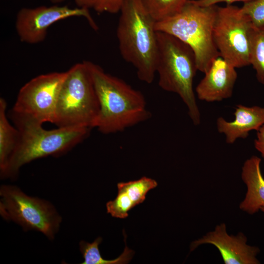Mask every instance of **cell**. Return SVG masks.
<instances>
[{
    "label": "cell",
    "mask_w": 264,
    "mask_h": 264,
    "mask_svg": "<svg viewBox=\"0 0 264 264\" xmlns=\"http://www.w3.org/2000/svg\"><path fill=\"white\" fill-rule=\"evenodd\" d=\"M99 104L95 128L104 134L123 132L151 116L142 93L99 65L85 61Z\"/></svg>",
    "instance_id": "cell-1"
},
{
    "label": "cell",
    "mask_w": 264,
    "mask_h": 264,
    "mask_svg": "<svg viewBox=\"0 0 264 264\" xmlns=\"http://www.w3.org/2000/svg\"><path fill=\"white\" fill-rule=\"evenodd\" d=\"M120 12L116 35L120 54L140 80L151 84L156 74V21L142 0H124Z\"/></svg>",
    "instance_id": "cell-2"
},
{
    "label": "cell",
    "mask_w": 264,
    "mask_h": 264,
    "mask_svg": "<svg viewBox=\"0 0 264 264\" xmlns=\"http://www.w3.org/2000/svg\"><path fill=\"white\" fill-rule=\"evenodd\" d=\"M19 132L17 147L4 171L2 178H13L21 167L35 159L67 152L88 136L90 129L58 128L46 130L43 124L11 114Z\"/></svg>",
    "instance_id": "cell-3"
},
{
    "label": "cell",
    "mask_w": 264,
    "mask_h": 264,
    "mask_svg": "<svg viewBox=\"0 0 264 264\" xmlns=\"http://www.w3.org/2000/svg\"><path fill=\"white\" fill-rule=\"evenodd\" d=\"M157 41L158 85L163 90L179 95L193 123L198 125L200 113L193 89V80L198 70L195 53L188 44L169 34L157 31Z\"/></svg>",
    "instance_id": "cell-4"
},
{
    "label": "cell",
    "mask_w": 264,
    "mask_h": 264,
    "mask_svg": "<svg viewBox=\"0 0 264 264\" xmlns=\"http://www.w3.org/2000/svg\"><path fill=\"white\" fill-rule=\"evenodd\" d=\"M217 7L198 6L189 0L179 12L155 25L156 31L172 35L188 44L195 53L198 70L204 73L220 56L213 34Z\"/></svg>",
    "instance_id": "cell-5"
},
{
    "label": "cell",
    "mask_w": 264,
    "mask_h": 264,
    "mask_svg": "<svg viewBox=\"0 0 264 264\" xmlns=\"http://www.w3.org/2000/svg\"><path fill=\"white\" fill-rule=\"evenodd\" d=\"M66 72L53 124L58 128H95L99 104L86 61L74 65Z\"/></svg>",
    "instance_id": "cell-6"
},
{
    "label": "cell",
    "mask_w": 264,
    "mask_h": 264,
    "mask_svg": "<svg viewBox=\"0 0 264 264\" xmlns=\"http://www.w3.org/2000/svg\"><path fill=\"white\" fill-rule=\"evenodd\" d=\"M1 217L20 225L25 231L40 232L49 240L54 239L62 217L49 201L29 196L17 186L2 185L0 187Z\"/></svg>",
    "instance_id": "cell-7"
},
{
    "label": "cell",
    "mask_w": 264,
    "mask_h": 264,
    "mask_svg": "<svg viewBox=\"0 0 264 264\" xmlns=\"http://www.w3.org/2000/svg\"><path fill=\"white\" fill-rule=\"evenodd\" d=\"M255 27L241 8L218 6L213 38L220 57L235 68L250 64L251 37Z\"/></svg>",
    "instance_id": "cell-8"
},
{
    "label": "cell",
    "mask_w": 264,
    "mask_h": 264,
    "mask_svg": "<svg viewBox=\"0 0 264 264\" xmlns=\"http://www.w3.org/2000/svg\"><path fill=\"white\" fill-rule=\"evenodd\" d=\"M66 72H53L31 79L20 89L11 114L41 123H53L57 99Z\"/></svg>",
    "instance_id": "cell-9"
},
{
    "label": "cell",
    "mask_w": 264,
    "mask_h": 264,
    "mask_svg": "<svg viewBox=\"0 0 264 264\" xmlns=\"http://www.w3.org/2000/svg\"><path fill=\"white\" fill-rule=\"evenodd\" d=\"M73 17L85 18L92 28L97 29L88 9L54 5L21 9L16 16V30L22 42L37 44L45 39L47 29L52 24Z\"/></svg>",
    "instance_id": "cell-10"
},
{
    "label": "cell",
    "mask_w": 264,
    "mask_h": 264,
    "mask_svg": "<svg viewBox=\"0 0 264 264\" xmlns=\"http://www.w3.org/2000/svg\"><path fill=\"white\" fill-rule=\"evenodd\" d=\"M211 244L219 250L225 264H259L257 256L260 248L247 243V238L240 232L236 235L228 233L225 223L217 225L214 229L193 241L190 251L201 245Z\"/></svg>",
    "instance_id": "cell-11"
},
{
    "label": "cell",
    "mask_w": 264,
    "mask_h": 264,
    "mask_svg": "<svg viewBox=\"0 0 264 264\" xmlns=\"http://www.w3.org/2000/svg\"><path fill=\"white\" fill-rule=\"evenodd\" d=\"M196 88L198 98L207 102H219L232 96L238 75L236 68L219 56L212 62Z\"/></svg>",
    "instance_id": "cell-12"
},
{
    "label": "cell",
    "mask_w": 264,
    "mask_h": 264,
    "mask_svg": "<svg viewBox=\"0 0 264 264\" xmlns=\"http://www.w3.org/2000/svg\"><path fill=\"white\" fill-rule=\"evenodd\" d=\"M233 121H226L222 117L217 120L219 132L223 133L227 144H232L239 138H246L250 131H257L264 125V108L258 106L247 107L237 105Z\"/></svg>",
    "instance_id": "cell-13"
},
{
    "label": "cell",
    "mask_w": 264,
    "mask_h": 264,
    "mask_svg": "<svg viewBox=\"0 0 264 264\" xmlns=\"http://www.w3.org/2000/svg\"><path fill=\"white\" fill-rule=\"evenodd\" d=\"M117 186V195L107 203V211L113 217L125 219L130 210L145 200L147 194L157 186V182L143 176L138 180L118 183Z\"/></svg>",
    "instance_id": "cell-14"
},
{
    "label": "cell",
    "mask_w": 264,
    "mask_h": 264,
    "mask_svg": "<svg viewBox=\"0 0 264 264\" xmlns=\"http://www.w3.org/2000/svg\"><path fill=\"white\" fill-rule=\"evenodd\" d=\"M261 162L259 157L252 155L244 161L242 168L241 178L247 190L239 208L249 215L257 213L264 207V178Z\"/></svg>",
    "instance_id": "cell-15"
},
{
    "label": "cell",
    "mask_w": 264,
    "mask_h": 264,
    "mask_svg": "<svg viewBox=\"0 0 264 264\" xmlns=\"http://www.w3.org/2000/svg\"><path fill=\"white\" fill-rule=\"evenodd\" d=\"M6 101L0 99V171L3 172L14 153L19 137V132L8 121L6 114Z\"/></svg>",
    "instance_id": "cell-16"
},
{
    "label": "cell",
    "mask_w": 264,
    "mask_h": 264,
    "mask_svg": "<svg viewBox=\"0 0 264 264\" xmlns=\"http://www.w3.org/2000/svg\"><path fill=\"white\" fill-rule=\"evenodd\" d=\"M102 241V238L99 237L92 242L85 241L79 242L80 251L84 259L82 264H126L132 260L134 252L129 248L126 243L124 250L120 256L113 260L104 259L99 249V245Z\"/></svg>",
    "instance_id": "cell-17"
},
{
    "label": "cell",
    "mask_w": 264,
    "mask_h": 264,
    "mask_svg": "<svg viewBox=\"0 0 264 264\" xmlns=\"http://www.w3.org/2000/svg\"><path fill=\"white\" fill-rule=\"evenodd\" d=\"M188 0H142V1L154 20L158 22L179 12Z\"/></svg>",
    "instance_id": "cell-18"
},
{
    "label": "cell",
    "mask_w": 264,
    "mask_h": 264,
    "mask_svg": "<svg viewBox=\"0 0 264 264\" xmlns=\"http://www.w3.org/2000/svg\"><path fill=\"white\" fill-rule=\"evenodd\" d=\"M250 64L256 73L258 81L264 85V29L254 28L251 37Z\"/></svg>",
    "instance_id": "cell-19"
},
{
    "label": "cell",
    "mask_w": 264,
    "mask_h": 264,
    "mask_svg": "<svg viewBox=\"0 0 264 264\" xmlns=\"http://www.w3.org/2000/svg\"><path fill=\"white\" fill-rule=\"evenodd\" d=\"M242 12L247 15L255 28L264 29V0H253L243 2Z\"/></svg>",
    "instance_id": "cell-20"
},
{
    "label": "cell",
    "mask_w": 264,
    "mask_h": 264,
    "mask_svg": "<svg viewBox=\"0 0 264 264\" xmlns=\"http://www.w3.org/2000/svg\"><path fill=\"white\" fill-rule=\"evenodd\" d=\"M124 0H95L93 8L98 13L115 14L120 12Z\"/></svg>",
    "instance_id": "cell-21"
},
{
    "label": "cell",
    "mask_w": 264,
    "mask_h": 264,
    "mask_svg": "<svg viewBox=\"0 0 264 264\" xmlns=\"http://www.w3.org/2000/svg\"><path fill=\"white\" fill-rule=\"evenodd\" d=\"M194 3L200 6H209L217 5V3L225 2L226 5L231 4L232 3L238 1L243 2L251 1L253 0H191Z\"/></svg>",
    "instance_id": "cell-22"
},
{
    "label": "cell",
    "mask_w": 264,
    "mask_h": 264,
    "mask_svg": "<svg viewBox=\"0 0 264 264\" xmlns=\"http://www.w3.org/2000/svg\"><path fill=\"white\" fill-rule=\"evenodd\" d=\"M254 143L255 149L264 159V125L257 131V137Z\"/></svg>",
    "instance_id": "cell-23"
},
{
    "label": "cell",
    "mask_w": 264,
    "mask_h": 264,
    "mask_svg": "<svg viewBox=\"0 0 264 264\" xmlns=\"http://www.w3.org/2000/svg\"><path fill=\"white\" fill-rule=\"evenodd\" d=\"M53 3H59L65 0H50ZM77 7L89 9L93 7L95 0H73Z\"/></svg>",
    "instance_id": "cell-24"
},
{
    "label": "cell",
    "mask_w": 264,
    "mask_h": 264,
    "mask_svg": "<svg viewBox=\"0 0 264 264\" xmlns=\"http://www.w3.org/2000/svg\"><path fill=\"white\" fill-rule=\"evenodd\" d=\"M260 211H261L264 214V207L261 208Z\"/></svg>",
    "instance_id": "cell-25"
}]
</instances>
